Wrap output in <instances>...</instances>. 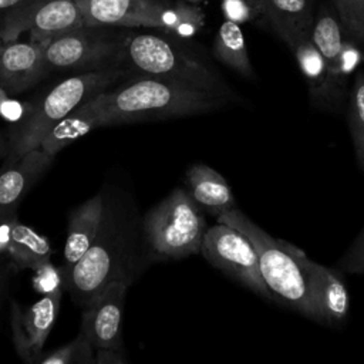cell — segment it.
<instances>
[{
    "mask_svg": "<svg viewBox=\"0 0 364 364\" xmlns=\"http://www.w3.org/2000/svg\"><path fill=\"white\" fill-rule=\"evenodd\" d=\"M148 252L154 253L132 196L109 186L104 189L98 233L87 253L63 276V286L77 304L85 307L109 282L131 284L145 269Z\"/></svg>",
    "mask_w": 364,
    "mask_h": 364,
    "instance_id": "obj_1",
    "label": "cell"
},
{
    "mask_svg": "<svg viewBox=\"0 0 364 364\" xmlns=\"http://www.w3.org/2000/svg\"><path fill=\"white\" fill-rule=\"evenodd\" d=\"M101 127L200 115L236 102L229 97L185 82L136 75L94 95Z\"/></svg>",
    "mask_w": 364,
    "mask_h": 364,
    "instance_id": "obj_2",
    "label": "cell"
},
{
    "mask_svg": "<svg viewBox=\"0 0 364 364\" xmlns=\"http://www.w3.org/2000/svg\"><path fill=\"white\" fill-rule=\"evenodd\" d=\"M122 67L136 75L173 80L239 101L213 65L199 53L169 34L127 33Z\"/></svg>",
    "mask_w": 364,
    "mask_h": 364,
    "instance_id": "obj_3",
    "label": "cell"
},
{
    "mask_svg": "<svg viewBox=\"0 0 364 364\" xmlns=\"http://www.w3.org/2000/svg\"><path fill=\"white\" fill-rule=\"evenodd\" d=\"M128 74L124 67L77 73L31 102L27 118L13 127L6 146V165L38 146L41 138L78 105L112 87Z\"/></svg>",
    "mask_w": 364,
    "mask_h": 364,
    "instance_id": "obj_4",
    "label": "cell"
},
{
    "mask_svg": "<svg viewBox=\"0 0 364 364\" xmlns=\"http://www.w3.org/2000/svg\"><path fill=\"white\" fill-rule=\"evenodd\" d=\"M216 219L237 229L252 242L257 253L262 277L273 297L304 317L316 320L309 277L294 253V246L267 235L237 208Z\"/></svg>",
    "mask_w": 364,
    "mask_h": 364,
    "instance_id": "obj_5",
    "label": "cell"
},
{
    "mask_svg": "<svg viewBox=\"0 0 364 364\" xmlns=\"http://www.w3.org/2000/svg\"><path fill=\"white\" fill-rule=\"evenodd\" d=\"M202 208L186 189L176 188L142 218L146 242L155 255L181 259L200 252L206 233Z\"/></svg>",
    "mask_w": 364,
    "mask_h": 364,
    "instance_id": "obj_6",
    "label": "cell"
},
{
    "mask_svg": "<svg viewBox=\"0 0 364 364\" xmlns=\"http://www.w3.org/2000/svg\"><path fill=\"white\" fill-rule=\"evenodd\" d=\"M127 31L114 27L81 26L44 41L48 71L85 73L122 67Z\"/></svg>",
    "mask_w": 364,
    "mask_h": 364,
    "instance_id": "obj_7",
    "label": "cell"
},
{
    "mask_svg": "<svg viewBox=\"0 0 364 364\" xmlns=\"http://www.w3.org/2000/svg\"><path fill=\"white\" fill-rule=\"evenodd\" d=\"M200 253L212 266L257 296L267 300L274 299L262 277L257 253L252 242L237 229L220 222L208 228Z\"/></svg>",
    "mask_w": 364,
    "mask_h": 364,
    "instance_id": "obj_8",
    "label": "cell"
},
{
    "mask_svg": "<svg viewBox=\"0 0 364 364\" xmlns=\"http://www.w3.org/2000/svg\"><path fill=\"white\" fill-rule=\"evenodd\" d=\"M85 26L77 0H30L0 17L4 41L18 40L28 33L30 40L44 43L63 33Z\"/></svg>",
    "mask_w": 364,
    "mask_h": 364,
    "instance_id": "obj_9",
    "label": "cell"
},
{
    "mask_svg": "<svg viewBox=\"0 0 364 364\" xmlns=\"http://www.w3.org/2000/svg\"><path fill=\"white\" fill-rule=\"evenodd\" d=\"M63 287L46 293L24 310L13 300L10 307L11 337L16 353L28 364L37 363L43 346L55 323Z\"/></svg>",
    "mask_w": 364,
    "mask_h": 364,
    "instance_id": "obj_10",
    "label": "cell"
},
{
    "mask_svg": "<svg viewBox=\"0 0 364 364\" xmlns=\"http://www.w3.org/2000/svg\"><path fill=\"white\" fill-rule=\"evenodd\" d=\"M85 26L162 31L171 0H77Z\"/></svg>",
    "mask_w": 364,
    "mask_h": 364,
    "instance_id": "obj_11",
    "label": "cell"
},
{
    "mask_svg": "<svg viewBox=\"0 0 364 364\" xmlns=\"http://www.w3.org/2000/svg\"><path fill=\"white\" fill-rule=\"evenodd\" d=\"M129 283L114 280L105 284L84 307L81 331L95 348L122 350V314Z\"/></svg>",
    "mask_w": 364,
    "mask_h": 364,
    "instance_id": "obj_12",
    "label": "cell"
},
{
    "mask_svg": "<svg viewBox=\"0 0 364 364\" xmlns=\"http://www.w3.org/2000/svg\"><path fill=\"white\" fill-rule=\"evenodd\" d=\"M294 253L309 277L316 321L327 326L341 324L347 318L350 309V297L343 280L331 269L309 259L296 246Z\"/></svg>",
    "mask_w": 364,
    "mask_h": 364,
    "instance_id": "obj_13",
    "label": "cell"
},
{
    "mask_svg": "<svg viewBox=\"0 0 364 364\" xmlns=\"http://www.w3.org/2000/svg\"><path fill=\"white\" fill-rule=\"evenodd\" d=\"M50 74L44 44L38 41L13 40L0 50V85L10 94H21Z\"/></svg>",
    "mask_w": 364,
    "mask_h": 364,
    "instance_id": "obj_14",
    "label": "cell"
},
{
    "mask_svg": "<svg viewBox=\"0 0 364 364\" xmlns=\"http://www.w3.org/2000/svg\"><path fill=\"white\" fill-rule=\"evenodd\" d=\"M289 48L306 78L313 104L327 111H338L344 100L346 87L338 84L330 74L321 54L311 40V31L297 38Z\"/></svg>",
    "mask_w": 364,
    "mask_h": 364,
    "instance_id": "obj_15",
    "label": "cell"
},
{
    "mask_svg": "<svg viewBox=\"0 0 364 364\" xmlns=\"http://www.w3.org/2000/svg\"><path fill=\"white\" fill-rule=\"evenodd\" d=\"M55 156L34 148L6 165L0 173V215L16 213L18 203Z\"/></svg>",
    "mask_w": 364,
    "mask_h": 364,
    "instance_id": "obj_16",
    "label": "cell"
},
{
    "mask_svg": "<svg viewBox=\"0 0 364 364\" xmlns=\"http://www.w3.org/2000/svg\"><path fill=\"white\" fill-rule=\"evenodd\" d=\"M102 209L104 191H100L70 213L64 246V267L61 270L63 276L80 262L94 242L100 229Z\"/></svg>",
    "mask_w": 364,
    "mask_h": 364,
    "instance_id": "obj_17",
    "label": "cell"
},
{
    "mask_svg": "<svg viewBox=\"0 0 364 364\" xmlns=\"http://www.w3.org/2000/svg\"><path fill=\"white\" fill-rule=\"evenodd\" d=\"M344 34V27L334 7L321 4V7L314 13L311 40L321 54L330 74L343 87H346L347 77L343 70V51L347 40Z\"/></svg>",
    "mask_w": 364,
    "mask_h": 364,
    "instance_id": "obj_18",
    "label": "cell"
},
{
    "mask_svg": "<svg viewBox=\"0 0 364 364\" xmlns=\"http://www.w3.org/2000/svg\"><path fill=\"white\" fill-rule=\"evenodd\" d=\"M185 183L193 200L216 218L236 208L235 196L228 181L205 164H193L189 166Z\"/></svg>",
    "mask_w": 364,
    "mask_h": 364,
    "instance_id": "obj_19",
    "label": "cell"
},
{
    "mask_svg": "<svg viewBox=\"0 0 364 364\" xmlns=\"http://www.w3.org/2000/svg\"><path fill=\"white\" fill-rule=\"evenodd\" d=\"M262 16L290 47L297 38L311 31L314 0H262Z\"/></svg>",
    "mask_w": 364,
    "mask_h": 364,
    "instance_id": "obj_20",
    "label": "cell"
},
{
    "mask_svg": "<svg viewBox=\"0 0 364 364\" xmlns=\"http://www.w3.org/2000/svg\"><path fill=\"white\" fill-rule=\"evenodd\" d=\"M102 128L94 97L78 105L60 122H57L40 141L38 148L43 151L57 155L61 149L70 144L91 132L92 129Z\"/></svg>",
    "mask_w": 364,
    "mask_h": 364,
    "instance_id": "obj_21",
    "label": "cell"
},
{
    "mask_svg": "<svg viewBox=\"0 0 364 364\" xmlns=\"http://www.w3.org/2000/svg\"><path fill=\"white\" fill-rule=\"evenodd\" d=\"M6 253L16 269L36 270L50 262L53 247L46 236L38 235L30 226L17 220Z\"/></svg>",
    "mask_w": 364,
    "mask_h": 364,
    "instance_id": "obj_22",
    "label": "cell"
},
{
    "mask_svg": "<svg viewBox=\"0 0 364 364\" xmlns=\"http://www.w3.org/2000/svg\"><path fill=\"white\" fill-rule=\"evenodd\" d=\"M212 51L215 58L220 61L223 65L236 71L242 77H253L255 73L240 24L230 20H225L218 28Z\"/></svg>",
    "mask_w": 364,
    "mask_h": 364,
    "instance_id": "obj_23",
    "label": "cell"
},
{
    "mask_svg": "<svg viewBox=\"0 0 364 364\" xmlns=\"http://www.w3.org/2000/svg\"><path fill=\"white\" fill-rule=\"evenodd\" d=\"M348 127L357 164L364 172V71H358L350 94Z\"/></svg>",
    "mask_w": 364,
    "mask_h": 364,
    "instance_id": "obj_24",
    "label": "cell"
},
{
    "mask_svg": "<svg viewBox=\"0 0 364 364\" xmlns=\"http://www.w3.org/2000/svg\"><path fill=\"white\" fill-rule=\"evenodd\" d=\"M36 364H95V347L80 331L70 343L41 354Z\"/></svg>",
    "mask_w": 364,
    "mask_h": 364,
    "instance_id": "obj_25",
    "label": "cell"
},
{
    "mask_svg": "<svg viewBox=\"0 0 364 364\" xmlns=\"http://www.w3.org/2000/svg\"><path fill=\"white\" fill-rule=\"evenodd\" d=\"M347 37L357 46L364 31V0H330Z\"/></svg>",
    "mask_w": 364,
    "mask_h": 364,
    "instance_id": "obj_26",
    "label": "cell"
},
{
    "mask_svg": "<svg viewBox=\"0 0 364 364\" xmlns=\"http://www.w3.org/2000/svg\"><path fill=\"white\" fill-rule=\"evenodd\" d=\"M13 97V94L0 85V117L16 127L27 118L31 102H23Z\"/></svg>",
    "mask_w": 364,
    "mask_h": 364,
    "instance_id": "obj_27",
    "label": "cell"
},
{
    "mask_svg": "<svg viewBox=\"0 0 364 364\" xmlns=\"http://www.w3.org/2000/svg\"><path fill=\"white\" fill-rule=\"evenodd\" d=\"M222 11L226 20L237 24L262 16L259 6L253 0H222Z\"/></svg>",
    "mask_w": 364,
    "mask_h": 364,
    "instance_id": "obj_28",
    "label": "cell"
},
{
    "mask_svg": "<svg viewBox=\"0 0 364 364\" xmlns=\"http://www.w3.org/2000/svg\"><path fill=\"white\" fill-rule=\"evenodd\" d=\"M337 269L353 274L364 273V228L344 256L337 262Z\"/></svg>",
    "mask_w": 364,
    "mask_h": 364,
    "instance_id": "obj_29",
    "label": "cell"
},
{
    "mask_svg": "<svg viewBox=\"0 0 364 364\" xmlns=\"http://www.w3.org/2000/svg\"><path fill=\"white\" fill-rule=\"evenodd\" d=\"M36 289L43 294L63 286V274L50 262L36 269Z\"/></svg>",
    "mask_w": 364,
    "mask_h": 364,
    "instance_id": "obj_30",
    "label": "cell"
},
{
    "mask_svg": "<svg viewBox=\"0 0 364 364\" xmlns=\"http://www.w3.org/2000/svg\"><path fill=\"white\" fill-rule=\"evenodd\" d=\"M128 360L122 350L118 348H95V364H125Z\"/></svg>",
    "mask_w": 364,
    "mask_h": 364,
    "instance_id": "obj_31",
    "label": "cell"
},
{
    "mask_svg": "<svg viewBox=\"0 0 364 364\" xmlns=\"http://www.w3.org/2000/svg\"><path fill=\"white\" fill-rule=\"evenodd\" d=\"M30 0H0V17H3L4 14L24 6L26 3H28Z\"/></svg>",
    "mask_w": 364,
    "mask_h": 364,
    "instance_id": "obj_32",
    "label": "cell"
},
{
    "mask_svg": "<svg viewBox=\"0 0 364 364\" xmlns=\"http://www.w3.org/2000/svg\"><path fill=\"white\" fill-rule=\"evenodd\" d=\"M358 48H360L361 57H363V60H364V31H363V34H361V38H360V43H358Z\"/></svg>",
    "mask_w": 364,
    "mask_h": 364,
    "instance_id": "obj_33",
    "label": "cell"
},
{
    "mask_svg": "<svg viewBox=\"0 0 364 364\" xmlns=\"http://www.w3.org/2000/svg\"><path fill=\"white\" fill-rule=\"evenodd\" d=\"M4 38H3V34H1V28H0V50H1V47L4 46Z\"/></svg>",
    "mask_w": 364,
    "mask_h": 364,
    "instance_id": "obj_34",
    "label": "cell"
},
{
    "mask_svg": "<svg viewBox=\"0 0 364 364\" xmlns=\"http://www.w3.org/2000/svg\"><path fill=\"white\" fill-rule=\"evenodd\" d=\"M0 149H3L6 152V145L3 144V139H1V132H0Z\"/></svg>",
    "mask_w": 364,
    "mask_h": 364,
    "instance_id": "obj_35",
    "label": "cell"
},
{
    "mask_svg": "<svg viewBox=\"0 0 364 364\" xmlns=\"http://www.w3.org/2000/svg\"><path fill=\"white\" fill-rule=\"evenodd\" d=\"M185 1L192 3V4H199V3H200V1H203V0H185Z\"/></svg>",
    "mask_w": 364,
    "mask_h": 364,
    "instance_id": "obj_36",
    "label": "cell"
},
{
    "mask_svg": "<svg viewBox=\"0 0 364 364\" xmlns=\"http://www.w3.org/2000/svg\"><path fill=\"white\" fill-rule=\"evenodd\" d=\"M257 6H259V9H260V11H262V0H253Z\"/></svg>",
    "mask_w": 364,
    "mask_h": 364,
    "instance_id": "obj_37",
    "label": "cell"
},
{
    "mask_svg": "<svg viewBox=\"0 0 364 364\" xmlns=\"http://www.w3.org/2000/svg\"><path fill=\"white\" fill-rule=\"evenodd\" d=\"M0 255H1V253H0Z\"/></svg>",
    "mask_w": 364,
    "mask_h": 364,
    "instance_id": "obj_38",
    "label": "cell"
}]
</instances>
